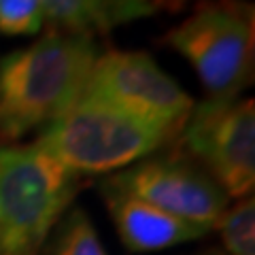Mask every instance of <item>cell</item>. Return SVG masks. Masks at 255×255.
<instances>
[{"label": "cell", "mask_w": 255, "mask_h": 255, "mask_svg": "<svg viewBox=\"0 0 255 255\" xmlns=\"http://www.w3.org/2000/svg\"><path fill=\"white\" fill-rule=\"evenodd\" d=\"M94 36L49 32L0 58V145L43 130L79 100L98 58Z\"/></svg>", "instance_id": "1"}, {"label": "cell", "mask_w": 255, "mask_h": 255, "mask_svg": "<svg viewBox=\"0 0 255 255\" xmlns=\"http://www.w3.org/2000/svg\"><path fill=\"white\" fill-rule=\"evenodd\" d=\"M177 136L179 132L142 122L109 102L79 96L32 145L81 177L128 168Z\"/></svg>", "instance_id": "2"}, {"label": "cell", "mask_w": 255, "mask_h": 255, "mask_svg": "<svg viewBox=\"0 0 255 255\" xmlns=\"http://www.w3.org/2000/svg\"><path fill=\"white\" fill-rule=\"evenodd\" d=\"M79 179L34 145H0V255L41 253Z\"/></svg>", "instance_id": "3"}, {"label": "cell", "mask_w": 255, "mask_h": 255, "mask_svg": "<svg viewBox=\"0 0 255 255\" xmlns=\"http://www.w3.org/2000/svg\"><path fill=\"white\" fill-rule=\"evenodd\" d=\"M253 9L243 0H204L166 34L213 100L238 98L253 77Z\"/></svg>", "instance_id": "4"}, {"label": "cell", "mask_w": 255, "mask_h": 255, "mask_svg": "<svg viewBox=\"0 0 255 255\" xmlns=\"http://www.w3.org/2000/svg\"><path fill=\"white\" fill-rule=\"evenodd\" d=\"M179 140L204 164V172L228 198L251 196L255 185V105L253 100L194 102Z\"/></svg>", "instance_id": "5"}, {"label": "cell", "mask_w": 255, "mask_h": 255, "mask_svg": "<svg viewBox=\"0 0 255 255\" xmlns=\"http://www.w3.org/2000/svg\"><path fill=\"white\" fill-rule=\"evenodd\" d=\"M81 96L109 102L142 122L181 132L194 100L142 51L111 49L96 58Z\"/></svg>", "instance_id": "6"}, {"label": "cell", "mask_w": 255, "mask_h": 255, "mask_svg": "<svg viewBox=\"0 0 255 255\" xmlns=\"http://www.w3.org/2000/svg\"><path fill=\"white\" fill-rule=\"evenodd\" d=\"M102 189L132 196L209 232L215 230L230 200L202 168L179 157L132 164L102 181Z\"/></svg>", "instance_id": "7"}, {"label": "cell", "mask_w": 255, "mask_h": 255, "mask_svg": "<svg viewBox=\"0 0 255 255\" xmlns=\"http://www.w3.org/2000/svg\"><path fill=\"white\" fill-rule=\"evenodd\" d=\"M102 196L117 226L119 238L130 251L168 249L172 245L198 241L209 234V230L187 223L132 196L111 189H102Z\"/></svg>", "instance_id": "8"}, {"label": "cell", "mask_w": 255, "mask_h": 255, "mask_svg": "<svg viewBox=\"0 0 255 255\" xmlns=\"http://www.w3.org/2000/svg\"><path fill=\"white\" fill-rule=\"evenodd\" d=\"M45 23L66 34H105L155 13L145 0H41Z\"/></svg>", "instance_id": "9"}, {"label": "cell", "mask_w": 255, "mask_h": 255, "mask_svg": "<svg viewBox=\"0 0 255 255\" xmlns=\"http://www.w3.org/2000/svg\"><path fill=\"white\" fill-rule=\"evenodd\" d=\"M228 255H255V200L241 198L234 206L223 211L217 226Z\"/></svg>", "instance_id": "10"}, {"label": "cell", "mask_w": 255, "mask_h": 255, "mask_svg": "<svg viewBox=\"0 0 255 255\" xmlns=\"http://www.w3.org/2000/svg\"><path fill=\"white\" fill-rule=\"evenodd\" d=\"M51 255H107L94 223L83 209H75L62 221Z\"/></svg>", "instance_id": "11"}, {"label": "cell", "mask_w": 255, "mask_h": 255, "mask_svg": "<svg viewBox=\"0 0 255 255\" xmlns=\"http://www.w3.org/2000/svg\"><path fill=\"white\" fill-rule=\"evenodd\" d=\"M41 0H0V32L11 36L36 34L43 28Z\"/></svg>", "instance_id": "12"}, {"label": "cell", "mask_w": 255, "mask_h": 255, "mask_svg": "<svg viewBox=\"0 0 255 255\" xmlns=\"http://www.w3.org/2000/svg\"><path fill=\"white\" fill-rule=\"evenodd\" d=\"M145 2H147L153 11L164 9V11H168V13H179V11L185 9V6L191 2V0H145Z\"/></svg>", "instance_id": "13"}, {"label": "cell", "mask_w": 255, "mask_h": 255, "mask_svg": "<svg viewBox=\"0 0 255 255\" xmlns=\"http://www.w3.org/2000/svg\"><path fill=\"white\" fill-rule=\"evenodd\" d=\"M202 255H219V253H202Z\"/></svg>", "instance_id": "14"}]
</instances>
